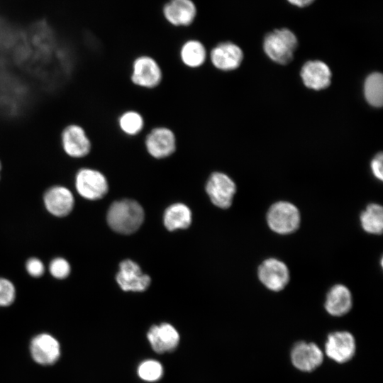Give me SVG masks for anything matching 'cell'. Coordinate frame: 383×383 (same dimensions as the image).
Wrapping results in <instances>:
<instances>
[{"label": "cell", "mask_w": 383, "mask_h": 383, "mask_svg": "<svg viewBox=\"0 0 383 383\" xmlns=\"http://www.w3.org/2000/svg\"><path fill=\"white\" fill-rule=\"evenodd\" d=\"M291 4L298 7H306L311 4L315 0H287Z\"/></svg>", "instance_id": "cell-31"}, {"label": "cell", "mask_w": 383, "mask_h": 383, "mask_svg": "<svg viewBox=\"0 0 383 383\" xmlns=\"http://www.w3.org/2000/svg\"><path fill=\"white\" fill-rule=\"evenodd\" d=\"M163 373L162 365L154 360L143 361L138 368L140 378L148 382H155L159 379Z\"/></svg>", "instance_id": "cell-26"}, {"label": "cell", "mask_w": 383, "mask_h": 383, "mask_svg": "<svg viewBox=\"0 0 383 383\" xmlns=\"http://www.w3.org/2000/svg\"><path fill=\"white\" fill-rule=\"evenodd\" d=\"M1 162H0V171H1Z\"/></svg>", "instance_id": "cell-32"}, {"label": "cell", "mask_w": 383, "mask_h": 383, "mask_svg": "<svg viewBox=\"0 0 383 383\" xmlns=\"http://www.w3.org/2000/svg\"><path fill=\"white\" fill-rule=\"evenodd\" d=\"M297 45L296 36L286 28L268 33L263 40V49L266 55L272 61L281 65L292 61Z\"/></svg>", "instance_id": "cell-2"}, {"label": "cell", "mask_w": 383, "mask_h": 383, "mask_svg": "<svg viewBox=\"0 0 383 383\" xmlns=\"http://www.w3.org/2000/svg\"><path fill=\"white\" fill-rule=\"evenodd\" d=\"M301 77L306 87L314 90H321L330 85L331 72L323 62L310 60L302 66Z\"/></svg>", "instance_id": "cell-18"}, {"label": "cell", "mask_w": 383, "mask_h": 383, "mask_svg": "<svg viewBox=\"0 0 383 383\" xmlns=\"http://www.w3.org/2000/svg\"><path fill=\"white\" fill-rule=\"evenodd\" d=\"M243 53L241 48L232 42H223L213 48L210 52L212 65L222 71H231L241 64Z\"/></svg>", "instance_id": "cell-14"}, {"label": "cell", "mask_w": 383, "mask_h": 383, "mask_svg": "<svg viewBox=\"0 0 383 383\" xmlns=\"http://www.w3.org/2000/svg\"><path fill=\"white\" fill-rule=\"evenodd\" d=\"M62 146L65 153L72 157H82L91 150V142L81 126L72 124L65 127L61 135Z\"/></svg>", "instance_id": "cell-13"}, {"label": "cell", "mask_w": 383, "mask_h": 383, "mask_svg": "<svg viewBox=\"0 0 383 383\" xmlns=\"http://www.w3.org/2000/svg\"><path fill=\"white\" fill-rule=\"evenodd\" d=\"M30 351L33 360L41 365H52L60 356L57 340L48 333H40L33 338Z\"/></svg>", "instance_id": "cell-11"}, {"label": "cell", "mask_w": 383, "mask_h": 383, "mask_svg": "<svg viewBox=\"0 0 383 383\" xmlns=\"http://www.w3.org/2000/svg\"><path fill=\"white\" fill-rule=\"evenodd\" d=\"M258 277L267 289L279 292L288 284L289 272L283 262L275 258H268L260 265Z\"/></svg>", "instance_id": "cell-8"}, {"label": "cell", "mask_w": 383, "mask_h": 383, "mask_svg": "<svg viewBox=\"0 0 383 383\" xmlns=\"http://www.w3.org/2000/svg\"><path fill=\"white\" fill-rule=\"evenodd\" d=\"M206 192L215 206L228 209L231 206L236 186L227 174L216 172L209 177Z\"/></svg>", "instance_id": "cell-5"}, {"label": "cell", "mask_w": 383, "mask_h": 383, "mask_svg": "<svg viewBox=\"0 0 383 383\" xmlns=\"http://www.w3.org/2000/svg\"><path fill=\"white\" fill-rule=\"evenodd\" d=\"M144 219L142 206L135 201L123 199L113 202L107 213V222L115 231L131 234L137 231Z\"/></svg>", "instance_id": "cell-1"}, {"label": "cell", "mask_w": 383, "mask_h": 383, "mask_svg": "<svg viewBox=\"0 0 383 383\" xmlns=\"http://www.w3.org/2000/svg\"><path fill=\"white\" fill-rule=\"evenodd\" d=\"M16 298V289L9 279L0 277V306H9Z\"/></svg>", "instance_id": "cell-28"}, {"label": "cell", "mask_w": 383, "mask_h": 383, "mask_svg": "<svg viewBox=\"0 0 383 383\" xmlns=\"http://www.w3.org/2000/svg\"><path fill=\"white\" fill-rule=\"evenodd\" d=\"M145 145L150 156L155 159H162L174 152L176 137L171 129L166 127H157L147 135Z\"/></svg>", "instance_id": "cell-10"}, {"label": "cell", "mask_w": 383, "mask_h": 383, "mask_svg": "<svg viewBox=\"0 0 383 383\" xmlns=\"http://www.w3.org/2000/svg\"><path fill=\"white\" fill-rule=\"evenodd\" d=\"M300 213L292 203L278 201L272 204L267 213V222L272 231L281 234L295 231L300 224Z\"/></svg>", "instance_id": "cell-3"}, {"label": "cell", "mask_w": 383, "mask_h": 383, "mask_svg": "<svg viewBox=\"0 0 383 383\" xmlns=\"http://www.w3.org/2000/svg\"><path fill=\"white\" fill-rule=\"evenodd\" d=\"M290 357L297 370L310 372L322 364L323 353L316 343L300 341L292 347Z\"/></svg>", "instance_id": "cell-9"}, {"label": "cell", "mask_w": 383, "mask_h": 383, "mask_svg": "<svg viewBox=\"0 0 383 383\" xmlns=\"http://www.w3.org/2000/svg\"><path fill=\"white\" fill-rule=\"evenodd\" d=\"M49 270L52 276L57 279H63L69 276L70 265L63 257H55L50 263Z\"/></svg>", "instance_id": "cell-27"}, {"label": "cell", "mask_w": 383, "mask_h": 383, "mask_svg": "<svg viewBox=\"0 0 383 383\" xmlns=\"http://www.w3.org/2000/svg\"><path fill=\"white\" fill-rule=\"evenodd\" d=\"M371 170L374 176L379 179H383L382 172V153H378L371 162Z\"/></svg>", "instance_id": "cell-30"}, {"label": "cell", "mask_w": 383, "mask_h": 383, "mask_svg": "<svg viewBox=\"0 0 383 383\" xmlns=\"http://www.w3.org/2000/svg\"><path fill=\"white\" fill-rule=\"evenodd\" d=\"M352 305V295L348 288L336 284L328 291L324 306L330 315L342 316L350 311Z\"/></svg>", "instance_id": "cell-20"}, {"label": "cell", "mask_w": 383, "mask_h": 383, "mask_svg": "<svg viewBox=\"0 0 383 383\" xmlns=\"http://www.w3.org/2000/svg\"><path fill=\"white\" fill-rule=\"evenodd\" d=\"M26 269L28 273L34 277H41L45 272L43 262L37 257L29 258L26 261Z\"/></svg>", "instance_id": "cell-29"}, {"label": "cell", "mask_w": 383, "mask_h": 383, "mask_svg": "<svg viewBox=\"0 0 383 383\" xmlns=\"http://www.w3.org/2000/svg\"><path fill=\"white\" fill-rule=\"evenodd\" d=\"M43 201L47 211L56 217L67 216L74 207V199L66 187L55 185L46 190Z\"/></svg>", "instance_id": "cell-15"}, {"label": "cell", "mask_w": 383, "mask_h": 383, "mask_svg": "<svg viewBox=\"0 0 383 383\" xmlns=\"http://www.w3.org/2000/svg\"><path fill=\"white\" fill-rule=\"evenodd\" d=\"M356 350L354 336L348 331H335L328 334L325 343L326 355L332 360L343 364L350 360Z\"/></svg>", "instance_id": "cell-7"}, {"label": "cell", "mask_w": 383, "mask_h": 383, "mask_svg": "<svg viewBox=\"0 0 383 383\" xmlns=\"http://www.w3.org/2000/svg\"><path fill=\"white\" fill-rule=\"evenodd\" d=\"M24 38V31L0 16V59L6 55H18Z\"/></svg>", "instance_id": "cell-19"}, {"label": "cell", "mask_w": 383, "mask_h": 383, "mask_svg": "<svg viewBox=\"0 0 383 383\" xmlns=\"http://www.w3.org/2000/svg\"><path fill=\"white\" fill-rule=\"evenodd\" d=\"M361 226L371 234H381L383 229V209L377 204H369L360 217Z\"/></svg>", "instance_id": "cell-23"}, {"label": "cell", "mask_w": 383, "mask_h": 383, "mask_svg": "<svg viewBox=\"0 0 383 383\" xmlns=\"http://www.w3.org/2000/svg\"><path fill=\"white\" fill-rule=\"evenodd\" d=\"M148 340L157 353H164L174 350L179 341L177 331L167 323L151 326L147 333Z\"/></svg>", "instance_id": "cell-16"}, {"label": "cell", "mask_w": 383, "mask_h": 383, "mask_svg": "<svg viewBox=\"0 0 383 383\" xmlns=\"http://www.w3.org/2000/svg\"><path fill=\"white\" fill-rule=\"evenodd\" d=\"M74 182L79 194L89 200L101 199L109 189L106 177L99 171L91 168L79 170Z\"/></svg>", "instance_id": "cell-4"}, {"label": "cell", "mask_w": 383, "mask_h": 383, "mask_svg": "<svg viewBox=\"0 0 383 383\" xmlns=\"http://www.w3.org/2000/svg\"><path fill=\"white\" fill-rule=\"evenodd\" d=\"M132 82L140 87L152 89L162 79V72L157 62L150 56L138 57L133 63Z\"/></svg>", "instance_id": "cell-6"}, {"label": "cell", "mask_w": 383, "mask_h": 383, "mask_svg": "<svg viewBox=\"0 0 383 383\" xmlns=\"http://www.w3.org/2000/svg\"><path fill=\"white\" fill-rule=\"evenodd\" d=\"M364 94L368 104L381 107L383 103V77L379 72L367 76L364 84Z\"/></svg>", "instance_id": "cell-24"}, {"label": "cell", "mask_w": 383, "mask_h": 383, "mask_svg": "<svg viewBox=\"0 0 383 383\" xmlns=\"http://www.w3.org/2000/svg\"><path fill=\"white\" fill-rule=\"evenodd\" d=\"M192 222L190 209L183 204H174L169 206L164 214V223L169 231L187 228Z\"/></svg>", "instance_id": "cell-22"}, {"label": "cell", "mask_w": 383, "mask_h": 383, "mask_svg": "<svg viewBox=\"0 0 383 383\" xmlns=\"http://www.w3.org/2000/svg\"><path fill=\"white\" fill-rule=\"evenodd\" d=\"M116 281L123 291L143 292L149 287L150 278L135 262L126 260L120 263Z\"/></svg>", "instance_id": "cell-12"}, {"label": "cell", "mask_w": 383, "mask_h": 383, "mask_svg": "<svg viewBox=\"0 0 383 383\" xmlns=\"http://www.w3.org/2000/svg\"><path fill=\"white\" fill-rule=\"evenodd\" d=\"M118 126L125 134L135 135L143 130L144 119L138 111H127L120 116Z\"/></svg>", "instance_id": "cell-25"}, {"label": "cell", "mask_w": 383, "mask_h": 383, "mask_svg": "<svg viewBox=\"0 0 383 383\" xmlns=\"http://www.w3.org/2000/svg\"><path fill=\"white\" fill-rule=\"evenodd\" d=\"M179 55L183 64L190 68L202 66L207 57L206 48L197 40L186 41L180 49Z\"/></svg>", "instance_id": "cell-21"}, {"label": "cell", "mask_w": 383, "mask_h": 383, "mask_svg": "<svg viewBox=\"0 0 383 383\" xmlns=\"http://www.w3.org/2000/svg\"><path fill=\"white\" fill-rule=\"evenodd\" d=\"M163 15L172 25L189 26L196 16V7L192 0H170L163 7Z\"/></svg>", "instance_id": "cell-17"}]
</instances>
